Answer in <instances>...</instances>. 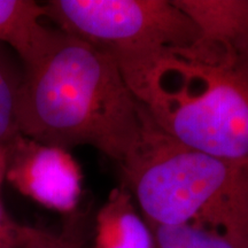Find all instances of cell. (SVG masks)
<instances>
[{"label":"cell","instance_id":"obj_3","mask_svg":"<svg viewBox=\"0 0 248 248\" xmlns=\"http://www.w3.org/2000/svg\"><path fill=\"white\" fill-rule=\"evenodd\" d=\"M135 97L176 141L223 160H248V55L208 64L169 54Z\"/></svg>","mask_w":248,"mask_h":248},{"label":"cell","instance_id":"obj_9","mask_svg":"<svg viewBox=\"0 0 248 248\" xmlns=\"http://www.w3.org/2000/svg\"><path fill=\"white\" fill-rule=\"evenodd\" d=\"M156 248H248V241L193 224L152 225Z\"/></svg>","mask_w":248,"mask_h":248},{"label":"cell","instance_id":"obj_12","mask_svg":"<svg viewBox=\"0 0 248 248\" xmlns=\"http://www.w3.org/2000/svg\"><path fill=\"white\" fill-rule=\"evenodd\" d=\"M6 164H7V150L4 146H0V191L6 176Z\"/></svg>","mask_w":248,"mask_h":248},{"label":"cell","instance_id":"obj_4","mask_svg":"<svg viewBox=\"0 0 248 248\" xmlns=\"http://www.w3.org/2000/svg\"><path fill=\"white\" fill-rule=\"evenodd\" d=\"M45 17L115 61L135 93L161 59L188 51L198 39L173 0H51Z\"/></svg>","mask_w":248,"mask_h":248},{"label":"cell","instance_id":"obj_8","mask_svg":"<svg viewBox=\"0 0 248 248\" xmlns=\"http://www.w3.org/2000/svg\"><path fill=\"white\" fill-rule=\"evenodd\" d=\"M44 5L32 0H0V44L16 52L22 64L44 47L53 29L42 23Z\"/></svg>","mask_w":248,"mask_h":248},{"label":"cell","instance_id":"obj_1","mask_svg":"<svg viewBox=\"0 0 248 248\" xmlns=\"http://www.w3.org/2000/svg\"><path fill=\"white\" fill-rule=\"evenodd\" d=\"M15 122L39 144L64 151L91 146L122 166L140 146L148 113L109 55L53 29L22 64Z\"/></svg>","mask_w":248,"mask_h":248},{"label":"cell","instance_id":"obj_11","mask_svg":"<svg viewBox=\"0 0 248 248\" xmlns=\"http://www.w3.org/2000/svg\"><path fill=\"white\" fill-rule=\"evenodd\" d=\"M20 248H83L82 234L77 223L69 224L61 232L22 225Z\"/></svg>","mask_w":248,"mask_h":248},{"label":"cell","instance_id":"obj_2","mask_svg":"<svg viewBox=\"0 0 248 248\" xmlns=\"http://www.w3.org/2000/svg\"><path fill=\"white\" fill-rule=\"evenodd\" d=\"M120 168L123 186L150 224H193L248 241V160L185 146L148 115L140 146Z\"/></svg>","mask_w":248,"mask_h":248},{"label":"cell","instance_id":"obj_10","mask_svg":"<svg viewBox=\"0 0 248 248\" xmlns=\"http://www.w3.org/2000/svg\"><path fill=\"white\" fill-rule=\"evenodd\" d=\"M22 71L8 60L0 44V146L7 147L20 135L15 122V105Z\"/></svg>","mask_w":248,"mask_h":248},{"label":"cell","instance_id":"obj_7","mask_svg":"<svg viewBox=\"0 0 248 248\" xmlns=\"http://www.w3.org/2000/svg\"><path fill=\"white\" fill-rule=\"evenodd\" d=\"M95 248H156L153 229L123 185L110 192L99 210Z\"/></svg>","mask_w":248,"mask_h":248},{"label":"cell","instance_id":"obj_6","mask_svg":"<svg viewBox=\"0 0 248 248\" xmlns=\"http://www.w3.org/2000/svg\"><path fill=\"white\" fill-rule=\"evenodd\" d=\"M198 30L195 44L179 54L215 64L248 55V0H173Z\"/></svg>","mask_w":248,"mask_h":248},{"label":"cell","instance_id":"obj_5","mask_svg":"<svg viewBox=\"0 0 248 248\" xmlns=\"http://www.w3.org/2000/svg\"><path fill=\"white\" fill-rule=\"evenodd\" d=\"M6 150L5 178L21 193L46 208L74 212L82 192V172L68 151L39 144L21 133Z\"/></svg>","mask_w":248,"mask_h":248}]
</instances>
